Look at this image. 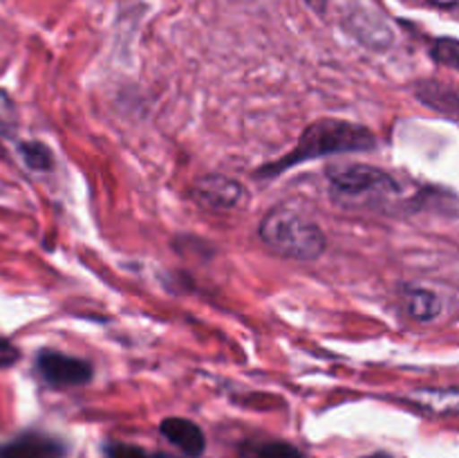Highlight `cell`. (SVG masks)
Segmentation results:
<instances>
[{"label": "cell", "mask_w": 459, "mask_h": 458, "mask_svg": "<svg viewBox=\"0 0 459 458\" xmlns=\"http://www.w3.org/2000/svg\"><path fill=\"white\" fill-rule=\"evenodd\" d=\"M377 148V135L368 126L345 119H318L312 121L296 139L294 148L278 160L263 164L255 175L258 178H278L285 171L318 157L352 155V153H370Z\"/></svg>", "instance_id": "1"}, {"label": "cell", "mask_w": 459, "mask_h": 458, "mask_svg": "<svg viewBox=\"0 0 459 458\" xmlns=\"http://www.w3.org/2000/svg\"><path fill=\"white\" fill-rule=\"evenodd\" d=\"M330 200L341 209L388 211L403 198V187L390 171L366 162H334L325 169Z\"/></svg>", "instance_id": "2"}, {"label": "cell", "mask_w": 459, "mask_h": 458, "mask_svg": "<svg viewBox=\"0 0 459 458\" xmlns=\"http://www.w3.org/2000/svg\"><path fill=\"white\" fill-rule=\"evenodd\" d=\"M260 241L282 259L314 263L327 251V233L305 211L294 207H273L258 225Z\"/></svg>", "instance_id": "3"}, {"label": "cell", "mask_w": 459, "mask_h": 458, "mask_svg": "<svg viewBox=\"0 0 459 458\" xmlns=\"http://www.w3.org/2000/svg\"><path fill=\"white\" fill-rule=\"evenodd\" d=\"M34 368L49 389H76L92 382V362L54 348H40L36 353Z\"/></svg>", "instance_id": "4"}, {"label": "cell", "mask_w": 459, "mask_h": 458, "mask_svg": "<svg viewBox=\"0 0 459 458\" xmlns=\"http://www.w3.org/2000/svg\"><path fill=\"white\" fill-rule=\"evenodd\" d=\"M191 198L209 211H231L245 198V187L236 178L211 173L195 180L191 187Z\"/></svg>", "instance_id": "5"}, {"label": "cell", "mask_w": 459, "mask_h": 458, "mask_svg": "<svg viewBox=\"0 0 459 458\" xmlns=\"http://www.w3.org/2000/svg\"><path fill=\"white\" fill-rule=\"evenodd\" d=\"M403 310L412 321L433 323L444 314V299L439 292L430 290L426 286H415V283H403L399 287Z\"/></svg>", "instance_id": "6"}, {"label": "cell", "mask_w": 459, "mask_h": 458, "mask_svg": "<svg viewBox=\"0 0 459 458\" xmlns=\"http://www.w3.org/2000/svg\"><path fill=\"white\" fill-rule=\"evenodd\" d=\"M160 431L170 445H175V447H178L179 452L186 454V456L197 458L204 454L206 449L204 431L200 429V425L188 420V418H179V416L164 418L160 425Z\"/></svg>", "instance_id": "7"}, {"label": "cell", "mask_w": 459, "mask_h": 458, "mask_svg": "<svg viewBox=\"0 0 459 458\" xmlns=\"http://www.w3.org/2000/svg\"><path fill=\"white\" fill-rule=\"evenodd\" d=\"M65 447L61 440L45 434H22L0 449V458H63Z\"/></svg>", "instance_id": "8"}, {"label": "cell", "mask_w": 459, "mask_h": 458, "mask_svg": "<svg viewBox=\"0 0 459 458\" xmlns=\"http://www.w3.org/2000/svg\"><path fill=\"white\" fill-rule=\"evenodd\" d=\"M415 97L420 99L421 103H426L429 108H435V110L448 115L451 119L457 117L459 97L457 90L453 88V85L439 84V81H421L415 88Z\"/></svg>", "instance_id": "9"}, {"label": "cell", "mask_w": 459, "mask_h": 458, "mask_svg": "<svg viewBox=\"0 0 459 458\" xmlns=\"http://www.w3.org/2000/svg\"><path fill=\"white\" fill-rule=\"evenodd\" d=\"M16 151L21 155L22 164L34 173H49L54 169V155L49 151L48 144L39 142V139H27V142H18Z\"/></svg>", "instance_id": "10"}, {"label": "cell", "mask_w": 459, "mask_h": 458, "mask_svg": "<svg viewBox=\"0 0 459 458\" xmlns=\"http://www.w3.org/2000/svg\"><path fill=\"white\" fill-rule=\"evenodd\" d=\"M18 135V112L12 97L4 90H0V139L12 142Z\"/></svg>", "instance_id": "11"}, {"label": "cell", "mask_w": 459, "mask_h": 458, "mask_svg": "<svg viewBox=\"0 0 459 458\" xmlns=\"http://www.w3.org/2000/svg\"><path fill=\"white\" fill-rule=\"evenodd\" d=\"M430 57L435 58V63L444 67H451V70H459V43L453 36H444L437 39L430 48Z\"/></svg>", "instance_id": "12"}, {"label": "cell", "mask_w": 459, "mask_h": 458, "mask_svg": "<svg viewBox=\"0 0 459 458\" xmlns=\"http://www.w3.org/2000/svg\"><path fill=\"white\" fill-rule=\"evenodd\" d=\"M255 458H303V454L290 443H269L258 449Z\"/></svg>", "instance_id": "13"}, {"label": "cell", "mask_w": 459, "mask_h": 458, "mask_svg": "<svg viewBox=\"0 0 459 458\" xmlns=\"http://www.w3.org/2000/svg\"><path fill=\"white\" fill-rule=\"evenodd\" d=\"M106 452V458H148L151 454L143 452L142 447L137 445H130V443H108L103 447Z\"/></svg>", "instance_id": "14"}, {"label": "cell", "mask_w": 459, "mask_h": 458, "mask_svg": "<svg viewBox=\"0 0 459 458\" xmlns=\"http://www.w3.org/2000/svg\"><path fill=\"white\" fill-rule=\"evenodd\" d=\"M21 362V350L16 344L0 337V368H12Z\"/></svg>", "instance_id": "15"}, {"label": "cell", "mask_w": 459, "mask_h": 458, "mask_svg": "<svg viewBox=\"0 0 459 458\" xmlns=\"http://www.w3.org/2000/svg\"><path fill=\"white\" fill-rule=\"evenodd\" d=\"M430 4H435V7H442V9H455L459 0H429Z\"/></svg>", "instance_id": "16"}, {"label": "cell", "mask_w": 459, "mask_h": 458, "mask_svg": "<svg viewBox=\"0 0 459 458\" xmlns=\"http://www.w3.org/2000/svg\"><path fill=\"white\" fill-rule=\"evenodd\" d=\"M305 3H307L312 9H316V12H323L327 4V0H305Z\"/></svg>", "instance_id": "17"}, {"label": "cell", "mask_w": 459, "mask_h": 458, "mask_svg": "<svg viewBox=\"0 0 459 458\" xmlns=\"http://www.w3.org/2000/svg\"><path fill=\"white\" fill-rule=\"evenodd\" d=\"M148 458H179V456H173V454H164V452H157L155 456H148Z\"/></svg>", "instance_id": "18"}, {"label": "cell", "mask_w": 459, "mask_h": 458, "mask_svg": "<svg viewBox=\"0 0 459 458\" xmlns=\"http://www.w3.org/2000/svg\"><path fill=\"white\" fill-rule=\"evenodd\" d=\"M366 458H390V456H385V454H372V456H366Z\"/></svg>", "instance_id": "19"}]
</instances>
